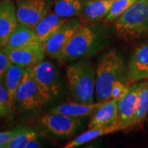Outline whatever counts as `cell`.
Masks as SVG:
<instances>
[{
  "label": "cell",
  "mask_w": 148,
  "mask_h": 148,
  "mask_svg": "<svg viewBox=\"0 0 148 148\" xmlns=\"http://www.w3.org/2000/svg\"><path fill=\"white\" fill-rule=\"evenodd\" d=\"M125 64L121 54L110 50L102 56L95 70V102L103 103L111 99V90L116 81H123Z\"/></svg>",
  "instance_id": "6da1fadb"
},
{
  "label": "cell",
  "mask_w": 148,
  "mask_h": 148,
  "mask_svg": "<svg viewBox=\"0 0 148 148\" xmlns=\"http://www.w3.org/2000/svg\"><path fill=\"white\" fill-rule=\"evenodd\" d=\"M69 90L74 101L92 104L95 93V70L90 62L77 61L67 69Z\"/></svg>",
  "instance_id": "7a4b0ae2"
},
{
  "label": "cell",
  "mask_w": 148,
  "mask_h": 148,
  "mask_svg": "<svg viewBox=\"0 0 148 148\" xmlns=\"http://www.w3.org/2000/svg\"><path fill=\"white\" fill-rule=\"evenodd\" d=\"M102 32L93 25H83L74 34L58 58L62 62H72L88 57L97 51L102 42Z\"/></svg>",
  "instance_id": "3957f363"
},
{
  "label": "cell",
  "mask_w": 148,
  "mask_h": 148,
  "mask_svg": "<svg viewBox=\"0 0 148 148\" xmlns=\"http://www.w3.org/2000/svg\"><path fill=\"white\" fill-rule=\"evenodd\" d=\"M118 36L126 40L148 35V0H138L115 21Z\"/></svg>",
  "instance_id": "277c9868"
},
{
  "label": "cell",
  "mask_w": 148,
  "mask_h": 148,
  "mask_svg": "<svg viewBox=\"0 0 148 148\" xmlns=\"http://www.w3.org/2000/svg\"><path fill=\"white\" fill-rule=\"evenodd\" d=\"M45 102L46 101L32 75V68H27L16 91L14 105L20 110L30 111L40 108Z\"/></svg>",
  "instance_id": "5b68a950"
},
{
  "label": "cell",
  "mask_w": 148,
  "mask_h": 148,
  "mask_svg": "<svg viewBox=\"0 0 148 148\" xmlns=\"http://www.w3.org/2000/svg\"><path fill=\"white\" fill-rule=\"evenodd\" d=\"M32 73L45 101L58 95L60 90L58 73L51 62L43 60L32 68Z\"/></svg>",
  "instance_id": "8992f818"
},
{
  "label": "cell",
  "mask_w": 148,
  "mask_h": 148,
  "mask_svg": "<svg viewBox=\"0 0 148 148\" xmlns=\"http://www.w3.org/2000/svg\"><path fill=\"white\" fill-rule=\"evenodd\" d=\"M85 25L82 19L70 18L43 44L45 54L49 57L58 58L74 34Z\"/></svg>",
  "instance_id": "52a82bcc"
},
{
  "label": "cell",
  "mask_w": 148,
  "mask_h": 148,
  "mask_svg": "<svg viewBox=\"0 0 148 148\" xmlns=\"http://www.w3.org/2000/svg\"><path fill=\"white\" fill-rule=\"evenodd\" d=\"M18 23L34 28L49 11V0H14Z\"/></svg>",
  "instance_id": "ba28073f"
},
{
  "label": "cell",
  "mask_w": 148,
  "mask_h": 148,
  "mask_svg": "<svg viewBox=\"0 0 148 148\" xmlns=\"http://www.w3.org/2000/svg\"><path fill=\"white\" fill-rule=\"evenodd\" d=\"M40 123L49 132L55 136L68 137L76 132L81 121L78 118L64 115L62 114L49 113L41 118Z\"/></svg>",
  "instance_id": "9c48e42d"
},
{
  "label": "cell",
  "mask_w": 148,
  "mask_h": 148,
  "mask_svg": "<svg viewBox=\"0 0 148 148\" xmlns=\"http://www.w3.org/2000/svg\"><path fill=\"white\" fill-rule=\"evenodd\" d=\"M148 79V41L139 45L129 62L126 84L127 86Z\"/></svg>",
  "instance_id": "30bf717a"
},
{
  "label": "cell",
  "mask_w": 148,
  "mask_h": 148,
  "mask_svg": "<svg viewBox=\"0 0 148 148\" xmlns=\"http://www.w3.org/2000/svg\"><path fill=\"white\" fill-rule=\"evenodd\" d=\"M140 83L135 82L128 86L125 95L118 101L119 120L124 129L132 127V122L136 113L137 101Z\"/></svg>",
  "instance_id": "8fae6325"
},
{
  "label": "cell",
  "mask_w": 148,
  "mask_h": 148,
  "mask_svg": "<svg viewBox=\"0 0 148 148\" xmlns=\"http://www.w3.org/2000/svg\"><path fill=\"white\" fill-rule=\"evenodd\" d=\"M4 50L8 53L12 64L25 69L35 67L36 65L42 62L46 55L42 45L32 47Z\"/></svg>",
  "instance_id": "7c38bea8"
},
{
  "label": "cell",
  "mask_w": 148,
  "mask_h": 148,
  "mask_svg": "<svg viewBox=\"0 0 148 148\" xmlns=\"http://www.w3.org/2000/svg\"><path fill=\"white\" fill-rule=\"evenodd\" d=\"M18 24L15 3L12 0L0 1V48L5 47Z\"/></svg>",
  "instance_id": "4fadbf2b"
},
{
  "label": "cell",
  "mask_w": 148,
  "mask_h": 148,
  "mask_svg": "<svg viewBox=\"0 0 148 148\" xmlns=\"http://www.w3.org/2000/svg\"><path fill=\"white\" fill-rule=\"evenodd\" d=\"M118 101V100L111 98L109 101L103 102L94 112L88 124V128L105 127L119 122Z\"/></svg>",
  "instance_id": "5bb4252c"
},
{
  "label": "cell",
  "mask_w": 148,
  "mask_h": 148,
  "mask_svg": "<svg viewBox=\"0 0 148 148\" xmlns=\"http://www.w3.org/2000/svg\"><path fill=\"white\" fill-rule=\"evenodd\" d=\"M41 45L33 28L18 23L15 30L12 33L4 49H15L21 48L32 47Z\"/></svg>",
  "instance_id": "9a60e30c"
},
{
  "label": "cell",
  "mask_w": 148,
  "mask_h": 148,
  "mask_svg": "<svg viewBox=\"0 0 148 148\" xmlns=\"http://www.w3.org/2000/svg\"><path fill=\"white\" fill-rule=\"evenodd\" d=\"M114 1L86 0L83 3L81 19L85 25L102 21L108 14Z\"/></svg>",
  "instance_id": "2e32d148"
},
{
  "label": "cell",
  "mask_w": 148,
  "mask_h": 148,
  "mask_svg": "<svg viewBox=\"0 0 148 148\" xmlns=\"http://www.w3.org/2000/svg\"><path fill=\"white\" fill-rule=\"evenodd\" d=\"M67 20L68 18L58 16L52 10L49 11L33 28L40 43L43 45Z\"/></svg>",
  "instance_id": "e0dca14e"
},
{
  "label": "cell",
  "mask_w": 148,
  "mask_h": 148,
  "mask_svg": "<svg viewBox=\"0 0 148 148\" xmlns=\"http://www.w3.org/2000/svg\"><path fill=\"white\" fill-rule=\"evenodd\" d=\"M102 103L94 102L92 104H84L77 101L67 102L53 108L50 113L62 114L73 118H82L94 114Z\"/></svg>",
  "instance_id": "ac0fdd59"
},
{
  "label": "cell",
  "mask_w": 148,
  "mask_h": 148,
  "mask_svg": "<svg viewBox=\"0 0 148 148\" xmlns=\"http://www.w3.org/2000/svg\"><path fill=\"white\" fill-rule=\"evenodd\" d=\"M120 130H123V128L119 123V122H117L114 124H111L109 126L105 127H93V128H88L87 131L81 133L76 138H74L73 141L69 142L66 144L64 147L65 148H75L83 145L85 143H87L95 140L97 138H100L102 136H105L107 134H110L112 132H118Z\"/></svg>",
  "instance_id": "d6986e66"
},
{
  "label": "cell",
  "mask_w": 148,
  "mask_h": 148,
  "mask_svg": "<svg viewBox=\"0 0 148 148\" xmlns=\"http://www.w3.org/2000/svg\"><path fill=\"white\" fill-rule=\"evenodd\" d=\"M83 3L81 0H56L52 6V11L64 18H72L81 15Z\"/></svg>",
  "instance_id": "ffe728a7"
},
{
  "label": "cell",
  "mask_w": 148,
  "mask_h": 148,
  "mask_svg": "<svg viewBox=\"0 0 148 148\" xmlns=\"http://www.w3.org/2000/svg\"><path fill=\"white\" fill-rule=\"evenodd\" d=\"M26 69L11 63L3 76V82L11 99L14 101L16 91L21 83Z\"/></svg>",
  "instance_id": "44dd1931"
},
{
  "label": "cell",
  "mask_w": 148,
  "mask_h": 148,
  "mask_svg": "<svg viewBox=\"0 0 148 148\" xmlns=\"http://www.w3.org/2000/svg\"><path fill=\"white\" fill-rule=\"evenodd\" d=\"M148 114V79L140 82L138 90L137 108L135 116L132 122V126H136L146 119Z\"/></svg>",
  "instance_id": "7402d4cb"
},
{
  "label": "cell",
  "mask_w": 148,
  "mask_h": 148,
  "mask_svg": "<svg viewBox=\"0 0 148 148\" xmlns=\"http://www.w3.org/2000/svg\"><path fill=\"white\" fill-rule=\"evenodd\" d=\"M138 0H115L113 2L110 10L109 11L108 14L102 20L103 22L108 23L116 21L117 19L122 16L126 11L131 8Z\"/></svg>",
  "instance_id": "603a6c76"
},
{
  "label": "cell",
  "mask_w": 148,
  "mask_h": 148,
  "mask_svg": "<svg viewBox=\"0 0 148 148\" xmlns=\"http://www.w3.org/2000/svg\"><path fill=\"white\" fill-rule=\"evenodd\" d=\"M14 101L11 99L6 88L3 77L0 79V116H5L12 112Z\"/></svg>",
  "instance_id": "cb8c5ba5"
},
{
  "label": "cell",
  "mask_w": 148,
  "mask_h": 148,
  "mask_svg": "<svg viewBox=\"0 0 148 148\" xmlns=\"http://www.w3.org/2000/svg\"><path fill=\"white\" fill-rule=\"evenodd\" d=\"M35 133L36 132L29 129L21 128V130L7 144L5 148H24Z\"/></svg>",
  "instance_id": "d4e9b609"
},
{
  "label": "cell",
  "mask_w": 148,
  "mask_h": 148,
  "mask_svg": "<svg viewBox=\"0 0 148 148\" xmlns=\"http://www.w3.org/2000/svg\"><path fill=\"white\" fill-rule=\"evenodd\" d=\"M127 89H128V86L126 84L125 82H123V81L114 82V83L112 86V90H111V98L119 101L125 95Z\"/></svg>",
  "instance_id": "484cf974"
},
{
  "label": "cell",
  "mask_w": 148,
  "mask_h": 148,
  "mask_svg": "<svg viewBox=\"0 0 148 148\" xmlns=\"http://www.w3.org/2000/svg\"><path fill=\"white\" fill-rule=\"evenodd\" d=\"M10 59L8 58V53L3 49L0 48V79H2L5 74V72L10 65Z\"/></svg>",
  "instance_id": "4316f807"
},
{
  "label": "cell",
  "mask_w": 148,
  "mask_h": 148,
  "mask_svg": "<svg viewBox=\"0 0 148 148\" xmlns=\"http://www.w3.org/2000/svg\"><path fill=\"white\" fill-rule=\"evenodd\" d=\"M20 130H21V127H17V128L9 130V131H6V132H0V147L5 148L7 144L10 142L12 138Z\"/></svg>",
  "instance_id": "83f0119b"
},
{
  "label": "cell",
  "mask_w": 148,
  "mask_h": 148,
  "mask_svg": "<svg viewBox=\"0 0 148 148\" xmlns=\"http://www.w3.org/2000/svg\"><path fill=\"white\" fill-rule=\"evenodd\" d=\"M40 147V144L37 141V135L36 133H35L32 138H30V140L27 143L25 148H38Z\"/></svg>",
  "instance_id": "f1b7e54d"
},
{
  "label": "cell",
  "mask_w": 148,
  "mask_h": 148,
  "mask_svg": "<svg viewBox=\"0 0 148 148\" xmlns=\"http://www.w3.org/2000/svg\"><path fill=\"white\" fill-rule=\"evenodd\" d=\"M107 1H115V0H107Z\"/></svg>",
  "instance_id": "f546056e"
}]
</instances>
